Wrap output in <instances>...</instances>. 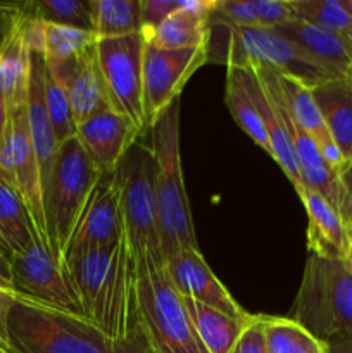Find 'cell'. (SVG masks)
I'll list each match as a JSON object with an SVG mask.
<instances>
[{
    "label": "cell",
    "instance_id": "2",
    "mask_svg": "<svg viewBox=\"0 0 352 353\" xmlns=\"http://www.w3.org/2000/svg\"><path fill=\"white\" fill-rule=\"evenodd\" d=\"M12 353H154L145 333L113 340L85 316L21 295L7 323Z\"/></svg>",
    "mask_w": 352,
    "mask_h": 353
},
{
    "label": "cell",
    "instance_id": "47",
    "mask_svg": "<svg viewBox=\"0 0 352 353\" xmlns=\"http://www.w3.org/2000/svg\"><path fill=\"white\" fill-rule=\"evenodd\" d=\"M0 243H2L3 247H6V248H9V247H7V245H6V241H3V238H2V233H0Z\"/></svg>",
    "mask_w": 352,
    "mask_h": 353
},
{
    "label": "cell",
    "instance_id": "19",
    "mask_svg": "<svg viewBox=\"0 0 352 353\" xmlns=\"http://www.w3.org/2000/svg\"><path fill=\"white\" fill-rule=\"evenodd\" d=\"M273 31L292 41L314 64L326 72L328 78L351 74L352 52L340 34L324 31L297 17L273 28Z\"/></svg>",
    "mask_w": 352,
    "mask_h": 353
},
{
    "label": "cell",
    "instance_id": "7",
    "mask_svg": "<svg viewBox=\"0 0 352 353\" xmlns=\"http://www.w3.org/2000/svg\"><path fill=\"white\" fill-rule=\"evenodd\" d=\"M137 274L141 327L154 353H207L166 265Z\"/></svg>",
    "mask_w": 352,
    "mask_h": 353
},
{
    "label": "cell",
    "instance_id": "16",
    "mask_svg": "<svg viewBox=\"0 0 352 353\" xmlns=\"http://www.w3.org/2000/svg\"><path fill=\"white\" fill-rule=\"evenodd\" d=\"M45 68L52 76L64 83L76 126L102 110L113 109L97 62L95 45L85 54L69 61L45 59Z\"/></svg>",
    "mask_w": 352,
    "mask_h": 353
},
{
    "label": "cell",
    "instance_id": "49",
    "mask_svg": "<svg viewBox=\"0 0 352 353\" xmlns=\"http://www.w3.org/2000/svg\"><path fill=\"white\" fill-rule=\"evenodd\" d=\"M351 162H352V155H351V161H349V164H351Z\"/></svg>",
    "mask_w": 352,
    "mask_h": 353
},
{
    "label": "cell",
    "instance_id": "45",
    "mask_svg": "<svg viewBox=\"0 0 352 353\" xmlns=\"http://www.w3.org/2000/svg\"><path fill=\"white\" fill-rule=\"evenodd\" d=\"M345 261H347L349 264H351V268H352V245H351V252H349V255H347V259H345Z\"/></svg>",
    "mask_w": 352,
    "mask_h": 353
},
{
    "label": "cell",
    "instance_id": "23",
    "mask_svg": "<svg viewBox=\"0 0 352 353\" xmlns=\"http://www.w3.org/2000/svg\"><path fill=\"white\" fill-rule=\"evenodd\" d=\"M30 57L31 50L24 34V9L21 3L19 16L0 45V93L7 102L9 112L26 105Z\"/></svg>",
    "mask_w": 352,
    "mask_h": 353
},
{
    "label": "cell",
    "instance_id": "15",
    "mask_svg": "<svg viewBox=\"0 0 352 353\" xmlns=\"http://www.w3.org/2000/svg\"><path fill=\"white\" fill-rule=\"evenodd\" d=\"M166 271L182 296L206 303L237 319L245 321L251 317L211 271L199 248H185L166 259Z\"/></svg>",
    "mask_w": 352,
    "mask_h": 353
},
{
    "label": "cell",
    "instance_id": "25",
    "mask_svg": "<svg viewBox=\"0 0 352 353\" xmlns=\"http://www.w3.org/2000/svg\"><path fill=\"white\" fill-rule=\"evenodd\" d=\"M182 299L197 338L207 353H230L240 338L242 331L252 319V316L245 321L237 319L206 303L195 302L186 296H182Z\"/></svg>",
    "mask_w": 352,
    "mask_h": 353
},
{
    "label": "cell",
    "instance_id": "12",
    "mask_svg": "<svg viewBox=\"0 0 352 353\" xmlns=\"http://www.w3.org/2000/svg\"><path fill=\"white\" fill-rule=\"evenodd\" d=\"M12 286L19 295L35 302L83 316L68 268L41 240L12 254Z\"/></svg>",
    "mask_w": 352,
    "mask_h": 353
},
{
    "label": "cell",
    "instance_id": "29",
    "mask_svg": "<svg viewBox=\"0 0 352 353\" xmlns=\"http://www.w3.org/2000/svg\"><path fill=\"white\" fill-rule=\"evenodd\" d=\"M268 353H326V343L290 317L262 316Z\"/></svg>",
    "mask_w": 352,
    "mask_h": 353
},
{
    "label": "cell",
    "instance_id": "32",
    "mask_svg": "<svg viewBox=\"0 0 352 353\" xmlns=\"http://www.w3.org/2000/svg\"><path fill=\"white\" fill-rule=\"evenodd\" d=\"M297 19L344 37L352 19L338 0H290Z\"/></svg>",
    "mask_w": 352,
    "mask_h": 353
},
{
    "label": "cell",
    "instance_id": "20",
    "mask_svg": "<svg viewBox=\"0 0 352 353\" xmlns=\"http://www.w3.org/2000/svg\"><path fill=\"white\" fill-rule=\"evenodd\" d=\"M307 214V248L309 254L324 259L345 261L351 252V238L340 214L313 190L302 188L299 193Z\"/></svg>",
    "mask_w": 352,
    "mask_h": 353
},
{
    "label": "cell",
    "instance_id": "14",
    "mask_svg": "<svg viewBox=\"0 0 352 353\" xmlns=\"http://www.w3.org/2000/svg\"><path fill=\"white\" fill-rule=\"evenodd\" d=\"M141 130L126 114L106 109L78 126L79 143L102 174L114 172L135 147Z\"/></svg>",
    "mask_w": 352,
    "mask_h": 353
},
{
    "label": "cell",
    "instance_id": "40",
    "mask_svg": "<svg viewBox=\"0 0 352 353\" xmlns=\"http://www.w3.org/2000/svg\"><path fill=\"white\" fill-rule=\"evenodd\" d=\"M326 353H352V336L337 338L326 343Z\"/></svg>",
    "mask_w": 352,
    "mask_h": 353
},
{
    "label": "cell",
    "instance_id": "9",
    "mask_svg": "<svg viewBox=\"0 0 352 353\" xmlns=\"http://www.w3.org/2000/svg\"><path fill=\"white\" fill-rule=\"evenodd\" d=\"M147 45L145 31L117 38H97L95 52L110 105L126 114L147 130L144 114V50Z\"/></svg>",
    "mask_w": 352,
    "mask_h": 353
},
{
    "label": "cell",
    "instance_id": "22",
    "mask_svg": "<svg viewBox=\"0 0 352 353\" xmlns=\"http://www.w3.org/2000/svg\"><path fill=\"white\" fill-rule=\"evenodd\" d=\"M242 78H244L245 88H247L248 95H251L252 102H254L255 109H257L259 117H261L262 124H264L266 133H268L269 145H271L273 150L271 159H275L276 164L282 168L286 178L290 179L295 192L299 193L304 188L302 179H300L295 152H293V145L292 140H290L289 131H286L285 124H283L282 114H280L278 107L275 105L271 97L268 95V92L262 86L255 69L242 68Z\"/></svg>",
    "mask_w": 352,
    "mask_h": 353
},
{
    "label": "cell",
    "instance_id": "37",
    "mask_svg": "<svg viewBox=\"0 0 352 353\" xmlns=\"http://www.w3.org/2000/svg\"><path fill=\"white\" fill-rule=\"evenodd\" d=\"M19 293L0 281V345L10 350L9 345V333H7V323H9V314L12 310L14 303L19 299ZM12 352V350H10Z\"/></svg>",
    "mask_w": 352,
    "mask_h": 353
},
{
    "label": "cell",
    "instance_id": "11",
    "mask_svg": "<svg viewBox=\"0 0 352 353\" xmlns=\"http://www.w3.org/2000/svg\"><path fill=\"white\" fill-rule=\"evenodd\" d=\"M209 62V43L188 48H161L145 45L144 50V114L148 128L179 99L193 72Z\"/></svg>",
    "mask_w": 352,
    "mask_h": 353
},
{
    "label": "cell",
    "instance_id": "24",
    "mask_svg": "<svg viewBox=\"0 0 352 353\" xmlns=\"http://www.w3.org/2000/svg\"><path fill=\"white\" fill-rule=\"evenodd\" d=\"M335 145L349 164L352 155V76L328 78L311 86Z\"/></svg>",
    "mask_w": 352,
    "mask_h": 353
},
{
    "label": "cell",
    "instance_id": "33",
    "mask_svg": "<svg viewBox=\"0 0 352 353\" xmlns=\"http://www.w3.org/2000/svg\"><path fill=\"white\" fill-rule=\"evenodd\" d=\"M45 103H47V112L59 145L76 137L78 126H76L75 116H72L64 83L52 76L47 68H45Z\"/></svg>",
    "mask_w": 352,
    "mask_h": 353
},
{
    "label": "cell",
    "instance_id": "8",
    "mask_svg": "<svg viewBox=\"0 0 352 353\" xmlns=\"http://www.w3.org/2000/svg\"><path fill=\"white\" fill-rule=\"evenodd\" d=\"M221 24L226 28L228 33L226 52L223 57L226 65L269 69L276 74L300 79L309 86L328 79L326 72L320 65L314 64L292 41L280 37L273 30Z\"/></svg>",
    "mask_w": 352,
    "mask_h": 353
},
{
    "label": "cell",
    "instance_id": "3",
    "mask_svg": "<svg viewBox=\"0 0 352 353\" xmlns=\"http://www.w3.org/2000/svg\"><path fill=\"white\" fill-rule=\"evenodd\" d=\"M154 186L164 259L185 248H199L186 195L179 147V99L150 126Z\"/></svg>",
    "mask_w": 352,
    "mask_h": 353
},
{
    "label": "cell",
    "instance_id": "46",
    "mask_svg": "<svg viewBox=\"0 0 352 353\" xmlns=\"http://www.w3.org/2000/svg\"><path fill=\"white\" fill-rule=\"evenodd\" d=\"M0 353H12L9 350V348H6V347H2V345H0Z\"/></svg>",
    "mask_w": 352,
    "mask_h": 353
},
{
    "label": "cell",
    "instance_id": "50",
    "mask_svg": "<svg viewBox=\"0 0 352 353\" xmlns=\"http://www.w3.org/2000/svg\"><path fill=\"white\" fill-rule=\"evenodd\" d=\"M351 76H352V69H351Z\"/></svg>",
    "mask_w": 352,
    "mask_h": 353
},
{
    "label": "cell",
    "instance_id": "27",
    "mask_svg": "<svg viewBox=\"0 0 352 353\" xmlns=\"http://www.w3.org/2000/svg\"><path fill=\"white\" fill-rule=\"evenodd\" d=\"M224 102H226L228 110L237 121L240 130L248 134L252 141L259 148L266 152L269 157H273L271 145H269L268 133L264 130L261 117H259L257 109L248 95L247 88L244 85L242 78V68L237 65H228L226 71V88H224Z\"/></svg>",
    "mask_w": 352,
    "mask_h": 353
},
{
    "label": "cell",
    "instance_id": "44",
    "mask_svg": "<svg viewBox=\"0 0 352 353\" xmlns=\"http://www.w3.org/2000/svg\"><path fill=\"white\" fill-rule=\"evenodd\" d=\"M344 40H345V43L349 45V48H351V52H352V23H351V26L347 28V31H345Z\"/></svg>",
    "mask_w": 352,
    "mask_h": 353
},
{
    "label": "cell",
    "instance_id": "36",
    "mask_svg": "<svg viewBox=\"0 0 352 353\" xmlns=\"http://www.w3.org/2000/svg\"><path fill=\"white\" fill-rule=\"evenodd\" d=\"M182 0H140L141 30L152 31L179 7Z\"/></svg>",
    "mask_w": 352,
    "mask_h": 353
},
{
    "label": "cell",
    "instance_id": "34",
    "mask_svg": "<svg viewBox=\"0 0 352 353\" xmlns=\"http://www.w3.org/2000/svg\"><path fill=\"white\" fill-rule=\"evenodd\" d=\"M257 28H273L295 19L290 0H251Z\"/></svg>",
    "mask_w": 352,
    "mask_h": 353
},
{
    "label": "cell",
    "instance_id": "1",
    "mask_svg": "<svg viewBox=\"0 0 352 353\" xmlns=\"http://www.w3.org/2000/svg\"><path fill=\"white\" fill-rule=\"evenodd\" d=\"M83 316L113 340L144 333L138 310V274L126 238L86 252L68 265Z\"/></svg>",
    "mask_w": 352,
    "mask_h": 353
},
{
    "label": "cell",
    "instance_id": "6",
    "mask_svg": "<svg viewBox=\"0 0 352 353\" xmlns=\"http://www.w3.org/2000/svg\"><path fill=\"white\" fill-rule=\"evenodd\" d=\"M100 178L102 172L90 161L78 137L59 145L43 190V205L48 248L61 264L72 230Z\"/></svg>",
    "mask_w": 352,
    "mask_h": 353
},
{
    "label": "cell",
    "instance_id": "30",
    "mask_svg": "<svg viewBox=\"0 0 352 353\" xmlns=\"http://www.w3.org/2000/svg\"><path fill=\"white\" fill-rule=\"evenodd\" d=\"M95 43L97 37L92 31L45 23V59L69 61L85 54Z\"/></svg>",
    "mask_w": 352,
    "mask_h": 353
},
{
    "label": "cell",
    "instance_id": "38",
    "mask_svg": "<svg viewBox=\"0 0 352 353\" xmlns=\"http://www.w3.org/2000/svg\"><path fill=\"white\" fill-rule=\"evenodd\" d=\"M21 12V3L0 2V45Z\"/></svg>",
    "mask_w": 352,
    "mask_h": 353
},
{
    "label": "cell",
    "instance_id": "48",
    "mask_svg": "<svg viewBox=\"0 0 352 353\" xmlns=\"http://www.w3.org/2000/svg\"><path fill=\"white\" fill-rule=\"evenodd\" d=\"M349 238H351V245H352V228H349Z\"/></svg>",
    "mask_w": 352,
    "mask_h": 353
},
{
    "label": "cell",
    "instance_id": "10",
    "mask_svg": "<svg viewBox=\"0 0 352 353\" xmlns=\"http://www.w3.org/2000/svg\"><path fill=\"white\" fill-rule=\"evenodd\" d=\"M255 72H257L259 79H261L268 95L271 97L275 105L278 107L280 114H282L283 124H285L286 131H289L290 140H292L293 145V152H295L302 186L320 193L340 214L347 230L352 228V196L349 195L344 183H342L340 171H337V169L328 164L326 159L321 155L320 148L313 143V140L289 116V110H286L285 103H283L282 93H280L278 74L269 71V69H255Z\"/></svg>",
    "mask_w": 352,
    "mask_h": 353
},
{
    "label": "cell",
    "instance_id": "21",
    "mask_svg": "<svg viewBox=\"0 0 352 353\" xmlns=\"http://www.w3.org/2000/svg\"><path fill=\"white\" fill-rule=\"evenodd\" d=\"M216 0H182L155 30L145 31L148 43L161 48H188L209 43L211 14Z\"/></svg>",
    "mask_w": 352,
    "mask_h": 353
},
{
    "label": "cell",
    "instance_id": "26",
    "mask_svg": "<svg viewBox=\"0 0 352 353\" xmlns=\"http://www.w3.org/2000/svg\"><path fill=\"white\" fill-rule=\"evenodd\" d=\"M0 233L12 254L23 252L35 240H41L21 193L2 176H0Z\"/></svg>",
    "mask_w": 352,
    "mask_h": 353
},
{
    "label": "cell",
    "instance_id": "41",
    "mask_svg": "<svg viewBox=\"0 0 352 353\" xmlns=\"http://www.w3.org/2000/svg\"><path fill=\"white\" fill-rule=\"evenodd\" d=\"M9 117H10L9 107H7V102L3 100L2 93H0V140H2L3 133H6V130H7V124H9Z\"/></svg>",
    "mask_w": 352,
    "mask_h": 353
},
{
    "label": "cell",
    "instance_id": "39",
    "mask_svg": "<svg viewBox=\"0 0 352 353\" xmlns=\"http://www.w3.org/2000/svg\"><path fill=\"white\" fill-rule=\"evenodd\" d=\"M0 281L7 286H12V252L2 243H0Z\"/></svg>",
    "mask_w": 352,
    "mask_h": 353
},
{
    "label": "cell",
    "instance_id": "13",
    "mask_svg": "<svg viewBox=\"0 0 352 353\" xmlns=\"http://www.w3.org/2000/svg\"><path fill=\"white\" fill-rule=\"evenodd\" d=\"M124 238L123 212H121V183L117 169L102 174L93 188L71 238L66 245L62 264L68 268L79 255L100 250Z\"/></svg>",
    "mask_w": 352,
    "mask_h": 353
},
{
    "label": "cell",
    "instance_id": "5",
    "mask_svg": "<svg viewBox=\"0 0 352 353\" xmlns=\"http://www.w3.org/2000/svg\"><path fill=\"white\" fill-rule=\"evenodd\" d=\"M121 183V212L124 238L133 255L137 272L166 265L159 231L152 152L131 148L117 168Z\"/></svg>",
    "mask_w": 352,
    "mask_h": 353
},
{
    "label": "cell",
    "instance_id": "17",
    "mask_svg": "<svg viewBox=\"0 0 352 353\" xmlns=\"http://www.w3.org/2000/svg\"><path fill=\"white\" fill-rule=\"evenodd\" d=\"M10 147H12V171L17 192L23 196L33 223L37 226L41 241L48 247L47 221H45L43 188H41V174L38 168L37 154L31 143L30 126H28L26 105L12 110L9 117Z\"/></svg>",
    "mask_w": 352,
    "mask_h": 353
},
{
    "label": "cell",
    "instance_id": "31",
    "mask_svg": "<svg viewBox=\"0 0 352 353\" xmlns=\"http://www.w3.org/2000/svg\"><path fill=\"white\" fill-rule=\"evenodd\" d=\"M28 3L35 16L43 23L92 31V3L90 0H38V2Z\"/></svg>",
    "mask_w": 352,
    "mask_h": 353
},
{
    "label": "cell",
    "instance_id": "18",
    "mask_svg": "<svg viewBox=\"0 0 352 353\" xmlns=\"http://www.w3.org/2000/svg\"><path fill=\"white\" fill-rule=\"evenodd\" d=\"M278 86L283 103H285L293 123L313 140V143L320 148L321 155L326 159L328 164L337 171H342L347 165V162H345L344 155L340 154L330 131H328L326 123L320 112V107H317L316 100L311 93V86L300 79L292 78V76L282 74H278Z\"/></svg>",
    "mask_w": 352,
    "mask_h": 353
},
{
    "label": "cell",
    "instance_id": "28",
    "mask_svg": "<svg viewBox=\"0 0 352 353\" xmlns=\"http://www.w3.org/2000/svg\"><path fill=\"white\" fill-rule=\"evenodd\" d=\"M97 38H117L141 31L140 0H90Z\"/></svg>",
    "mask_w": 352,
    "mask_h": 353
},
{
    "label": "cell",
    "instance_id": "35",
    "mask_svg": "<svg viewBox=\"0 0 352 353\" xmlns=\"http://www.w3.org/2000/svg\"><path fill=\"white\" fill-rule=\"evenodd\" d=\"M230 353H268L262 316H252Z\"/></svg>",
    "mask_w": 352,
    "mask_h": 353
},
{
    "label": "cell",
    "instance_id": "42",
    "mask_svg": "<svg viewBox=\"0 0 352 353\" xmlns=\"http://www.w3.org/2000/svg\"><path fill=\"white\" fill-rule=\"evenodd\" d=\"M340 178H342V183H344L345 190L349 192V195L352 196V162H351V164L345 165L344 169H342Z\"/></svg>",
    "mask_w": 352,
    "mask_h": 353
},
{
    "label": "cell",
    "instance_id": "43",
    "mask_svg": "<svg viewBox=\"0 0 352 353\" xmlns=\"http://www.w3.org/2000/svg\"><path fill=\"white\" fill-rule=\"evenodd\" d=\"M338 2H340V6L344 7L345 12H347L349 17L352 19V0H338Z\"/></svg>",
    "mask_w": 352,
    "mask_h": 353
},
{
    "label": "cell",
    "instance_id": "4",
    "mask_svg": "<svg viewBox=\"0 0 352 353\" xmlns=\"http://www.w3.org/2000/svg\"><path fill=\"white\" fill-rule=\"evenodd\" d=\"M290 319L328 343L352 336V268L342 259L311 254Z\"/></svg>",
    "mask_w": 352,
    "mask_h": 353
}]
</instances>
